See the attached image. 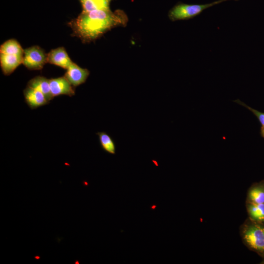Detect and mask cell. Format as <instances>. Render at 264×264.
<instances>
[{"mask_svg": "<svg viewBox=\"0 0 264 264\" xmlns=\"http://www.w3.org/2000/svg\"><path fill=\"white\" fill-rule=\"evenodd\" d=\"M128 22L123 10L112 12L108 9L82 11L67 24L72 29V36L85 43L95 41L114 27L126 26Z\"/></svg>", "mask_w": 264, "mask_h": 264, "instance_id": "cell-1", "label": "cell"}, {"mask_svg": "<svg viewBox=\"0 0 264 264\" xmlns=\"http://www.w3.org/2000/svg\"><path fill=\"white\" fill-rule=\"evenodd\" d=\"M228 0H218L212 3L204 4H188L179 3L174 6L169 12L168 17L172 22L192 19L199 15L205 9Z\"/></svg>", "mask_w": 264, "mask_h": 264, "instance_id": "cell-2", "label": "cell"}, {"mask_svg": "<svg viewBox=\"0 0 264 264\" xmlns=\"http://www.w3.org/2000/svg\"><path fill=\"white\" fill-rule=\"evenodd\" d=\"M47 63V54L40 46L34 45L24 49L22 64L29 70H41Z\"/></svg>", "mask_w": 264, "mask_h": 264, "instance_id": "cell-3", "label": "cell"}, {"mask_svg": "<svg viewBox=\"0 0 264 264\" xmlns=\"http://www.w3.org/2000/svg\"><path fill=\"white\" fill-rule=\"evenodd\" d=\"M246 243L258 251H264V227L257 224L246 226L242 232Z\"/></svg>", "mask_w": 264, "mask_h": 264, "instance_id": "cell-4", "label": "cell"}, {"mask_svg": "<svg viewBox=\"0 0 264 264\" xmlns=\"http://www.w3.org/2000/svg\"><path fill=\"white\" fill-rule=\"evenodd\" d=\"M49 84L53 98L60 95L71 97L75 94V87L64 76L50 79Z\"/></svg>", "mask_w": 264, "mask_h": 264, "instance_id": "cell-5", "label": "cell"}, {"mask_svg": "<svg viewBox=\"0 0 264 264\" xmlns=\"http://www.w3.org/2000/svg\"><path fill=\"white\" fill-rule=\"evenodd\" d=\"M66 70L64 76L75 88L85 83L90 73L88 69L82 68L74 62Z\"/></svg>", "mask_w": 264, "mask_h": 264, "instance_id": "cell-6", "label": "cell"}, {"mask_svg": "<svg viewBox=\"0 0 264 264\" xmlns=\"http://www.w3.org/2000/svg\"><path fill=\"white\" fill-rule=\"evenodd\" d=\"M25 101L31 109H35L49 103V101L40 91L26 86L23 90Z\"/></svg>", "mask_w": 264, "mask_h": 264, "instance_id": "cell-7", "label": "cell"}, {"mask_svg": "<svg viewBox=\"0 0 264 264\" xmlns=\"http://www.w3.org/2000/svg\"><path fill=\"white\" fill-rule=\"evenodd\" d=\"M47 63L67 69L73 63L65 48L59 47L47 53Z\"/></svg>", "mask_w": 264, "mask_h": 264, "instance_id": "cell-8", "label": "cell"}, {"mask_svg": "<svg viewBox=\"0 0 264 264\" xmlns=\"http://www.w3.org/2000/svg\"><path fill=\"white\" fill-rule=\"evenodd\" d=\"M23 56L0 53V65L3 74L8 76L23 62Z\"/></svg>", "mask_w": 264, "mask_h": 264, "instance_id": "cell-9", "label": "cell"}, {"mask_svg": "<svg viewBox=\"0 0 264 264\" xmlns=\"http://www.w3.org/2000/svg\"><path fill=\"white\" fill-rule=\"evenodd\" d=\"M27 86L42 92L49 101L53 98L50 90L49 79L44 76H37L33 78L28 81Z\"/></svg>", "mask_w": 264, "mask_h": 264, "instance_id": "cell-10", "label": "cell"}, {"mask_svg": "<svg viewBox=\"0 0 264 264\" xmlns=\"http://www.w3.org/2000/svg\"><path fill=\"white\" fill-rule=\"evenodd\" d=\"M0 53L13 54L23 57L24 49L16 40L12 39L6 41L1 44Z\"/></svg>", "mask_w": 264, "mask_h": 264, "instance_id": "cell-11", "label": "cell"}, {"mask_svg": "<svg viewBox=\"0 0 264 264\" xmlns=\"http://www.w3.org/2000/svg\"><path fill=\"white\" fill-rule=\"evenodd\" d=\"M81 3L82 11L89 12L94 10L108 9L113 0H78Z\"/></svg>", "mask_w": 264, "mask_h": 264, "instance_id": "cell-12", "label": "cell"}, {"mask_svg": "<svg viewBox=\"0 0 264 264\" xmlns=\"http://www.w3.org/2000/svg\"><path fill=\"white\" fill-rule=\"evenodd\" d=\"M96 134L98 136L100 144L103 150L109 154H114L116 146L110 136L104 132H98Z\"/></svg>", "mask_w": 264, "mask_h": 264, "instance_id": "cell-13", "label": "cell"}, {"mask_svg": "<svg viewBox=\"0 0 264 264\" xmlns=\"http://www.w3.org/2000/svg\"><path fill=\"white\" fill-rule=\"evenodd\" d=\"M248 212L251 219L257 221H264V203H250Z\"/></svg>", "mask_w": 264, "mask_h": 264, "instance_id": "cell-14", "label": "cell"}, {"mask_svg": "<svg viewBox=\"0 0 264 264\" xmlns=\"http://www.w3.org/2000/svg\"><path fill=\"white\" fill-rule=\"evenodd\" d=\"M248 198L250 203H264V188L262 186L252 188L248 193Z\"/></svg>", "mask_w": 264, "mask_h": 264, "instance_id": "cell-15", "label": "cell"}, {"mask_svg": "<svg viewBox=\"0 0 264 264\" xmlns=\"http://www.w3.org/2000/svg\"><path fill=\"white\" fill-rule=\"evenodd\" d=\"M235 102L244 106L245 108L251 110L253 112V113L255 114V116L257 117L259 121L262 125V127H264V113L260 112L256 110H254V109L251 108V107H248L246 104H244L239 100H236Z\"/></svg>", "mask_w": 264, "mask_h": 264, "instance_id": "cell-16", "label": "cell"}, {"mask_svg": "<svg viewBox=\"0 0 264 264\" xmlns=\"http://www.w3.org/2000/svg\"><path fill=\"white\" fill-rule=\"evenodd\" d=\"M261 134L262 136L264 137V127H262Z\"/></svg>", "mask_w": 264, "mask_h": 264, "instance_id": "cell-17", "label": "cell"}]
</instances>
